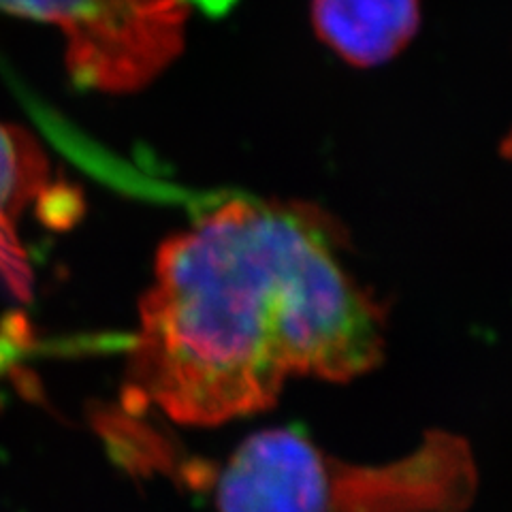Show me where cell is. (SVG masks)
Wrapping results in <instances>:
<instances>
[{"label":"cell","mask_w":512,"mask_h":512,"mask_svg":"<svg viewBox=\"0 0 512 512\" xmlns=\"http://www.w3.org/2000/svg\"><path fill=\"white\" fill-rule=\"evenodd\" d=\"M344 239L310 203L244 197L171 235L141 297L128 402L214 427L271 408L295 376L376 370L387 312L348 271Z\"/></svg>","instance_id":"obj_1"},{"label":"cell","mask_w":512,"mask_h":512,"mask_svg":"<svg viewBox=\"0 0 512 512\" xmlns=\"http://www.w3.org/2000/svg\"><path fill=\"white\" fill-rule=\"evenodd\" d=\"M478 470L470 444L427 431L402 459L363 466L333 457L293 429L239 444L216 478L218 512H463Z\"/></svg>","instance_id":"obj_2"},{"label":"cell","mask_w":512,"mask_h":512,"mask_svg":"<svg viewBox=\"0 0 512 512\" xmlns=\"http://www.w3.org/2000/svg\"><path fill=\"white\" fill-rule=\"evenodd\" d=\"M0 11L56 24L75 86L135 92L184 50L186 0H0Z\"/></svg>","instance_id":"obj_3"},{"label":"cell","mask_w":512,"mask_h":512,"mask_svg":"<svg viewBox=\"0 0 512 512\" xmlns=\"http://www.w3.org/2000/svg\"><path fill=\"white\" fill-rule=\"evenodd\" d=\"M312 28L350 67L374 69L402 54L421 26V0H312Z\"/></svg>","instance_id":"obj_4"},{"label":"cell","mask_w":512,"mask_h":512,"mask_svg":"<svg viewBox=\"0 0 512 512\" xmlns=\"http://www.w3.org/2000/svg\"><path fill=\"white\" fill-rule=\"evenodd\" d=\"M47 180V160L20 128L0 124V218L11 220Z\"/></svg>","instance_id":"obj_5"},{"label":"cell","mask_w":512,"mask_h":512,"mask_svg":"<svg viewBox=\"0 0 512 512\" xmlns=\"http://www.w3.org/2000/svg\"><path fill=\"white\" fill-rule=\"evenodd\" d=\"M86 201L82 190L64 182L41 188L37 195V218L45 227L67 231L84 218Z\"/></svg>","instance_id":"obj_6"},{"label":"cell","mask_w":512,"mask_h":512,"mask_svg":"<svg viewBox=\"0 0 512 512\" xmlns=\"http://www.w3.org/2000/svg\"><path fill=\"white\" fill-rule=\"evenodd\" d=\"M0 274L9 282L11 291L18 293L20 297L30 295V269L26 263V254L22 252L18 237H15L11 222L0 218Z\"/></svg>","instance_id":"obj_7"},{"label":"cell","mask_w":512,"mask_h":512,"mask_svg":"<svg viewBox=\"0 0 512 512\" xmlns=\"http://www.w3.org/2000/svg\"><path fill=\"white\" fill-rule=\"evenodd\" d=\"M20 355H22L20 346L9 342L7 338L0 335V372H3L5 367H9L15 359H20Z\"/></svg>","instance_id":"obj_8"},{"label":"cell","mask_w":512,"mask_h":512,"mask_svg":"<svg viewBox=\"0 0 512 512\" xmlns=\"http://www.w3.org/2000/svg\"><path fill=\"white\" fill-rule=\"evenodd\" d=\"M500 154L512 163V126H510V131L506 133V137L502 139V143H500Z\"/></svg>","instance_id":"obj_9"}]
</instances>
